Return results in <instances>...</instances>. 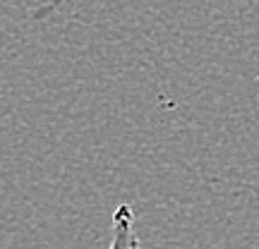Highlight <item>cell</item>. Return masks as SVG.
Returning a JSON list of instances; mask_svg holds the SVG:
<instances>
[{"label":"cell","instance_id":"6da1fadb","mask_svg":"<svg viewBox=\"0 0 259 249\" xmlns=\"http://www.w3.org/2000/svg\"><path fill=\"white\" fill-rule=\"evenodd\" d=\"M108 249H142L135 230V211L130 204H120L113 211V237Z\"/></svg>","mask_w":259,"mask_h":249},{"label":"cell","instance_id":"7a4b0ae2","mask_svg":"<svg viewBox=\"0 0 259 249\" xmlns=\"http://www.w3.org/2000/svg\"><path fill=\"white\" fill-rule=\"evenodd\" d=\"M63 3H65V0H51V3H46V5H41V8H38L36 12H34V19H46L48 15H51L53 10L60 8Z\"/></svg>","mask_w":259,"mask_h":249}]
</instances>
